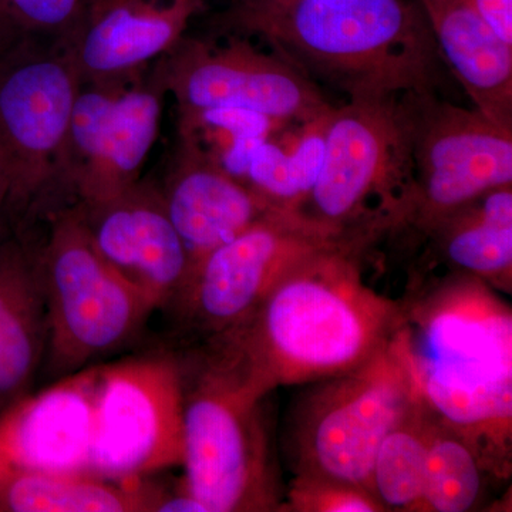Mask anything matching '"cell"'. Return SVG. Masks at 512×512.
Returning <instances> with one entry per match:
<instances>
[{
	"mask_svg": "<svg viewBox=\"0 0 512 512\" xmlns=\"http://www.w3.org/2000/svg\"><path fill=\"white\" fill-rule=\"evenodd\" d=\"M328 114L302 123L289 146L272 136L252 154L247 183L275 207L299 210L311 192L322 158Z\"/></svg>",
	"mask_w": 512,
	"mask_h": 512,
	"instance_id": "603a6c76",
	"label": "cell"
},
{
	"mask_svg": "<svg viewBox=\"0 0 512 512\" xmlns=\"http://www.w3.org/2000/svg\"><path fill=\"white\" fill-rule=\"evenodd\" d=\"M441 256L491 286L510 288L512 271V185L485 192L431 229Z\"/></svg>",
	"mask_w": 512,
	"mask_h": 512,
	"instance_id": "44dd1931",
	"label": "cell"
},
{
	"mask_svg": "<svg viewBox=\"0 0 512 512\" xmlns=\"http://www.w3.org/2000/svg\"><path fill=\"white\" fill-rule=\"evenodd\" d=\"M28 36L32 35L20 26L8 6L0 0V59L8 55L10 50L15 49Z\"/></svg>",
	"mask_w": 512,
	"mask_h": 512,
	"instance_id": "f1b7e54d",
	"label": "cell"
},
{
	"mask_svg": "<svg viewBox=\"0 0 512 512\" xmlns=\"http://www.w3.org/2000/svg\"><path fill=\"white\" fill-rule=\"evenodd\" d=\"M97 254L151 306L173 303L190 274V258L168 217L160 187L140 180L110 200L80 205Z\"/></svg>",
	"mask_w": 512,
	"mask_h": 512,
	"instance_id": "5bb4252c",
	"label": "cell"
},
{
	"mask_svg": "<svg viewBox=\"0 0 512 512\" xmlns=\"http://www.w3.org/2000/svg\"><path fill=\"white\" fill-rule=\"evenodd\" d=\"M413 195L409 128L399 96L353 97L326 117L315 184L299 211L373 242L403 228Z\"/></svg>",
	"mask_w": 512,
	"mask_h": 512,
	"instance_id": "5b68a950",
	"label": "cell"
},
{
	"mask_svg": "<svg viewBox=\"0 0 512 512\" xmlns=\"http://www.w3.org/2000/svg\"><path fill=\"white\" fill-rule=\"evenodd\" d=\"M185 379L184 487L207 512L278 510L261 403L271 392L224 343Z\"/></svg>",
	"mask_w": 512,
	"mask_h": 512,
	"instance_id": "277c9868",
	"label": "cell"
},
{
	"mask_svg": "<svg viewBox=\"0 0 512 512\" xmlns=\"http://www.w3.org/2000/svg\"><path fill=\"white\" fill-rule=\"evenodd\" d=\"M437 427L439 421L417 394L384 436L370 478V491L384 511H420L427 456Z\"/></svg>",
	"mask_w": 512,
	"mask_h": 512,
	"instance_id": "7402d4cb",
	"label": "cell"
},
{
	"mask_svg": "<svg viewBox=\"0 0 512 512\" xmlns=\"http://www.w3.org/2000/svg\"><path fill=\"white\" fill-rule=\"evenodd\" d=\"M343 239L291 208H274L192 268L174 302L208 336L241 326L265 296L302 259Z\"/></svg>",
	"mask_w": 512,
	"mask_h": 512,
	"instance_id": "8fae6325",
	"label": "cell"
},
{
	"mask_svg": "<svg viewBox=\"0 0 512 512\" xmlns=\"http://www.w3.org/2000/svg\"><path fill=\"white\" fill-rule=\"evenodd\" d=\"M9 201V185L6 181L5 175L0 170V221H2L3 215L8 211Z\"/></svg>",
	"mask_w": 512,
	"mask_h": 512,
	"instance_id": "f546056e",
	"label": "cell"
},
{
	"mask_svg": "<svg viewBox=\"0 0 512 512\" xmlns=\"http://www.w3.org/2000/svg\"><path fill=\"white\" fill-rule=\"evenodd\" d=\"M184 402V366L173 356L99 366L87 473L133 481L183 466Z\"/></svg>",
	"mask_w": 512,
	"mask_h": 512,
	"instance_id": "30bf717a",
	"label": "cell"
},
{
	"mask_svg": "<svg viewBox=\"0 0 512 512\" xmlns=\"http://www.w3.org/2000/svg\"><path fill=\"white\" fill-rule=\"evenodd\" d=\"M473 275L448 278L404 311L402 336L421 402L461 437L481 466L511 464L512 315Z\"/></svg>",
	"mask_w": 512,
	"mask_h": 512,
	"instance_id": "3957f363",
	"label": "cell"
},
{
	"mask_svg": "<svg viewBox=\"0 0 512 512\" xmlns=\"http://www.w3.org/2000/svg\"><path fill=\"white\" fill-rule=\"evenodd\" d=\"M224 36L220 43L185 35L157 60L178 114L242 109L284 124H301L332 110L313 80L281 56L256 49L247 36Z\"/></svg>",
	"mask_w": 512,
	"mask_h": 512,
	"instance_id": "7c38bea8",
	"label": "cell"
},
{
	"mask_svg": "<svg viewBox=\"0 0 512 512\" xmlns=\"http://www.w3.org/2000/svg\"><path fill=\"white\" fill-rule=\"evenodd\" d=\"M29 35L63 46L72 35L84 0H3Z\"/></svg>",
	"mask_w": 512,
	"mask_h": 512,
	"instance_id": "4316f807",
	"label": "cell"
},
{
	"mask_svg": "<svg viewBox=\"0 0 512 512\" xmlns=\"http://www.w3.org/2000/svg\"><path fill=\"white\" fill-rule=\"evenodd\" d=\"M45 292L47 366L72 375L140 330L150 305L94 249L77 204L57 210L36 252Z\"/></svg>",
	"mask_w": 512,
	"mask_h": 512,
	"instance_id": "52a82bcc",
	"label": "cell"
},
{
	"mask_svg": "<svg viewBox=\"0 0 512 512\" xmlns=\"http://www.w3.org/2000/svg\"><path fill=\"white\" fill-rule=\"evenodd\" d=\"M416 397L397 329L376 355L349 372L320 380L305 397L292 430L298 476L329 478L372 494L377 448Z\"/></svg>",
	"mask_w": 512,
	"mask_h": 512,
	"instance_id": "8992f818",
	"label": "cell"
},
{
	"mask_svg": "<svg viewBox=\"0 0 512 512\" xmlns=\"http://www.w3.org/2000/svg\"><path fill=\"white\" fill-rule=\"evenodd\" d=\"M82 79L63 46L28 36L0 59V170L8 211L26 217L64 192L67 136Z\"/></svg>",
	"mask_w": 512,
	"mask_h": 512,
	"instance_id": "ba28073f",
	"label": "cell"
},
{
	"mask_svg": "<svg viewBox=\"0 0 512 512\" xmlns=\"http://www.w3.org/2000/svg\"><path fill=\"white\" fill-rule=\"evenodd\" d=\"M218 35L261 37L276 55L353 97L437 93L447 66L417 0H245Z\"/></svg>",
	"mask_w": 512,
	"mask_h": 512,
	"instance_id": "6da1fadb",
	"label": "cell"
},
{
	"mask_svg": "<svg viewBox=\"0 0 512 512\" xmlns=\"http://www.w3.org/2000/svg\"><path fill=\"white\" fill-rule=\"evenodd\" d=\"M167 491L87 473H0V512H158Z\"/></svg>",
	"mask_w": 512,
	"mask_h": 512,
	"instance_id": "ffe728a7",
	"label": "cell"
},
{
	"mask_svg": "<svg viewBox=\"0 0 512 512\" xmlns=\"http://www.w3.org/2000/svg\"><path fill=\"white\" fill-rule=\"evenodd\" d=\"M484 471L473 448L439 423L427 456L420 511L473 510L483 491Z\"/></svg>",
	"mask_w": 512,
	"mask_h": 512,
	"instance_id": "d4e9b609",
	"label": "cell"
},
{
	"mask_svg": "<svg viewBox=\"0 0 512 512\" xmlns=\"http://www.w3.org/2000/svg\"><path fill=\"white\" fill-rule=\"evenodd\" d=\"M208 8V0H84L63 47L82 83L131 79L170 53Z\"/></svg>",
	"mask_w": 512,
	"mask_h": 512,
	"instance_id": "9a60e30c",
	"label": "cell"
},
{
	"mask_svg": "<svg viewBox=\"0 0 512 512\" xmlns=\"http://www.w3.org/2000/svg\"><path fill=\"white\" fill-rule=\"evenodd\" d=\"M360 239L298 262L221 340L269 390L320 382L362 365L392 340L403 309L365 284Z\"/></svg>",
	"mask_w": 512,
	"mask_h": 512,
	"instance_id": "7a4b0ae2",
	"label": "cell"
},
{
	"mask_svg": "<svg viewBox=\"0 0 512 512\" xmlns=\"http://www.w3.org/2000/svg\"><path fill=\"white\" fill-rule=\"evenodd\" d=\"M167 94L157 62L131 79L82 84L64 170V192L76 204H100L141 180Z\"/></svg>",
	"mask_w": 512,
	"mask_h": 512,
	"instance_id": "4fadbf2b",
	"label": "cell"
},
{
	"mask_svg": "<svg viewBox=\"0 0 512 512\" xmlns=\"http://www.w3.org/2000/svg\"><path fill=\"white\" fill-rule=\"evenodd\" d=\"M45 292L36 251L0 244V410L25 396L46 356Z\"/></svg>",
	"mask_w": 512,
	"mask_h": 512,
	"instance_id": "d6986e66",
	"label": "cell"
},
{
	"mask_svg": "<svg viewBox=\"0 0 512 512\" xmlns=\"http://www.w3.org/2000/svg\"><path fill=\"white\" fill-rule=\"evenodd\" d=\"M173 151L160 190L191 272L215 248L281 207L229 174L191 138L177 134Z\"/></svg>",
	"mask_w": 512,
	"mask_h": 512,
	"instance_id": "e0dca14e",
	"label": "cell"
},
{
	"mask_svg": "<svg viewBox=\"0 0 512 512\" xmlns=\"http://www.w3.org/2000/svg\"><path fill=\"white\" fill-rule=\"evenodd\" d=\"M245 2V0H228V3Z\"/></svg>",
	"mask_w": 512,
	"mask_h": 512,
	"instance_id": "4dcf8cb0",
	"label": "cell"
},
{
	"mask_svg": "<svg viewBox=\"0 0 512 512\" xmlns=\"http://www.w3.org/2000/svg\"><path fill=\"white\" fill-rule=\"evenodd\" d=\"M282 124L255 111L207 109L178 114L177 134L191 138L229 174L247 183L252 154Z\"/></svg>",
	"mask_w": 512,
	"mask_h": 512,
	"instance_id": "cb8c5ba5",
	"label": "cell"
},
{
	"mask_svg": "<svg viewBox=\"0 0 512 512\" xmlns=\"http://www.w3.org/2000/svg\"><path fill=\"white\" fill-rule=\"evenodd\" d=\"M495 35L512 46V0H470Z\"/></svg>",
	"mask_w": 512,
	"mask_h": 512,
	"instance_id": "83f0119b",
	"label": "cell"
},
{
	"mask_svg": "<svg viewBox=\"0 0 512 512\" xmlns=\"http://www.w3.org/2000/svg\"><path fill=\"white\" fill-rule=\"evenodd\" d=\"M447 69L474 107L512 130V46L481 19L470 0H417Z\"/></svg>",
	"mask_w": 512,
	"mask_h": 512,
	"instance_id": "ac0fdd59",
	"label": "cell"
},
{
	"mask_svg": "<svg viewBox=\"0 0 512 512\" xmlns=\"http://www.w3.org/2000/svg\"><path fill=\"white\" fill-rule=\"evenodd\" d=\"M97 370L63 376L0 410V473L89 471Z\"/></svg>",
	"mask_w": 512,
	"mask_h": 512,
	"instance_id": "2e32d148",
	"label": "cell"
},
{
	"mask_svg": "<svg viewBox=\"0 0 512 512\" xmlns=\"http://www.w3.org/2000/svg\"><path fill=\"white\" fill-rule=\"evenodd\" d=\"M413 165L403 227L427 234L485 192L512 185V130L437 93L399 96Z\"/></svg>",
	"mask_w": 512,
	"mask_h": 512,
	"instance_id": "9c48e42d",
	"label": "cell"
},
{
	"mask_svg": "<svg viewBox=\"0 0 512 512\" xmlns=\"http://www.w3.org/2000/svg\"><path fill=\"white\" fill-rule=\"evenodd\" d=\"M288 510L302 512L384 511L369 491L329 478L298 476L288 494Z\"/></svg>",
	"mask_w": 512,
	"mask_h": 512,
	"instance_id": "484cf974",
	"label": "cell"
}]
</instances>
